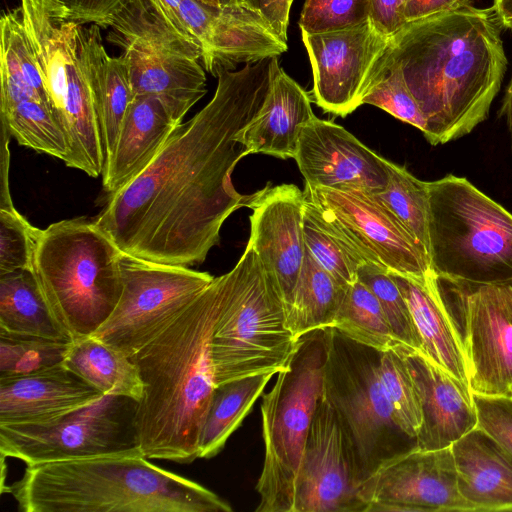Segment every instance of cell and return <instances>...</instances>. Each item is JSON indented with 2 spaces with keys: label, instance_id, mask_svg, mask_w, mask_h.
I'll list each match as a JSON object with an SVG mask.
<instances>
[{
  "label": "cell",
  "instance_id": "obj_1",
  "mask_svg": "<svg viewBox=\"0 0 512 512\" xmlns=\"http://www.w3.org/2000/svg\"><path fill=\"white\" fill-rule=\"evenodd\" d=\"M273 58L218 75L212 99L181 122L160 152L109 198L94 223L127 255L191 267L204 262L227 218L251 195L234 188L236 164L249 155L238 134L268 93Z\"/></svg>",
  "mask_w": 512,
  "mask_h": 512
},
{
  "label": "cell",
  "instance_id": "obj_2",
  "mask_svg": "<svg viewBox=\"0 0 512 512\" xmlns=\"http://www.w3.org/2000/svg\"><path fill=\"white\" fill-rule=\"evenodd\" d=\"M503 29L492 5L463 0L389 37L382 58L400 66L431 145L457 140L487 119L508 65Z\"/></svg>",
  "mask_w": 512,
  "mask_h": 512
},
{
  "label": "cell",
  "instance_id": "obj_3",
  "mask_svg": "<svg viewBox=\"0 0 512 512\" xmlns=\"http://www.w3.org/2000/svg\"><path fill=\"white\" fill-rule=\"evenodd\" d=\"M224 291L223 274L131 356L143 383L136 428L148 459L187 464L199 458L201 431L216 387L211 339Z\"/></svg>",
  "mask_w": 512,
  "mask_h": 512
},
{
  "label": "cell",
  "instance_id": "obj_4",
  "mask_svg": "<svg viewBox=\"0 0 512 512\" xmlns=\"http://www.w3.org/2000/svg\"><path fill=\"white\" fill-rule=\"evenodd\" d=\"M23 512H231L204 486L144 455L26 465L7 490Z\"/></svg>",
  "mask_w": 512,
  "mask_h": 512
},
{
  "label": "cell",
  "instance_id": "obj_5",
  "mask_svg": "<svg viewBox=\"0 0 512 512\" xmlns=\"http://www.w3.org/2000/svg\"><path fill=\"white\" fill-rule=\"evenodd\" d=\"M122 254L85 217L40 229L33 273L54 317L72 341L93 335L115 309L123 289Z\"/></svg>",
  "mask_w": 512,
  "mask_h": 512
},
{
  "label": "cell",
  "instance_id": "obj_6",
  "mask_svg": "<svg viewBox=\"0 0 512 512\" xmlns=\"http://www.w3.org/2000/svg\"><path fill=\"white\" fill-rule=\"evenodd\" d=\"M224 276V296L211 339L216 385L278 374L297 340L287 326V309L277 282L248 245Z\"/></svg>",
  "mask_w": 512,
  "mask_h": 512
},
{
  "label": "cell",
  "instance_id": "obj_7",
  "mask_svg": "<svg viewBox=\"0 0 512 512\" xmlns=\"http://www.w3.org/2000/svg\"><path fill=\"white\" fill-rule=\"evenodd\" d=\"M428 258L438 277L477 284L512 280V214L467 178L428 182Z\"/></svg>",
  "mask_w": 512,
  "mask_h": 512
},
{
  "label": "cell",
  "instance_id": "obj_8",
  "mask_svg": "<svg viewBox=\"0 0 512 512\" xmlns=\"http://www.w3.org/2000/svg\"><path fill=\"white\" fill-rule=\"evenodd\" d=\"M327 338L328 328L298 338L286 367L263 395L264 462L256 512H292L307 436L323 394Z\"/></svg>",
  "mask_w": 512,
  "mask_h": 512
},
{
  "label": "cell",
  "instance_id": "obj_9",
  "mask_svg": "<svg viewBox=\"0 0 512 512\" xmlns=\"http://www.w3.org/2000/svg\"><path fill=\"white\" fill-rule=\"evenodd\" d=\"M381 352L328 328L323 397L351 444L361 483L417 440L398 424L379 379Z\"/></svg>",
  "mask_w": 512,
  "mask_h": 512
},
{
  "label": "cell",
  "instance_id": "obj_10",
  "mask_svg": "<svg viewBox=\"0 0 512 512\" xmlns=\"http://www.w3.org/2000/svg\"><path fill=\"white\" fill-rule=\"evenodd\" d=\"M21 17L52 110L70 146L68 167L96 178L104 153L92 91L80 55V23L65 17L51 0H21Z\"/></svg>",
  "mask_w": 512,
  "mask_h": 512
},
{
  "label": "cell",
  "instance_id": "obj_11",
  "mask_svg": "<svg viewBox=\"0 0 512 512\" xmlns=\"http://www.w3.org/2000/svg\"><path fill=\"white\" fill-rule=\"evenodd\" d=\"M138 401L103 395L56 420L0 425V452L26 465L107 455H143L136 428Z\"/></svg>",
  "mask_w": 512,
  "mask_h": 512
},
{
  "label": "cell",
  "instance_id": "obj_12",
  "mask_svg": "<svg viewBox=\"0 0 512 512\" xmlns=\"http://www.w3.org/2000/svg\"><path fill=\"white\" fill-rule=\"evenodd\" d=\"M121 268L120 299L91 336L130 357L161 334L215 278L208 272L124 253Z\"/></svg>",
  "mask_w": 512,
  "mask_h": 512
},
{
  "label": "cell",
  "instance_id": "obj_13",
  "mask_svg": "<svg viewBox=\"0 0 512 512\" xmlns=\"http://www.w3.org/2000/svg\"><path fill=\"white\" fill-rule=\"evenodd\" d=\"M463 346L472 393L512 392V288L438 277Z\"/></svg>",
  "mask_w": 512,
  "mask_h": 512
},
{
  "label": "cell",
  "instance_id": "obj_14",
  "mask_svg": "<svg viewBox=\"0 0 512 512\" xmlns=\"http://www.w3.org/2000/svg\"><path fill=\"white\" fill-rule=\"evenodd\" d=\"M303 191L327 228L363 263L417 280L433 273L424 250L375 194L309 185Z\"/></svg>",
  "mask_w": 512,
  "mask_h": 512
},
{
  "label": "cell",
  "instance_id": "obj_15",
  "mask_svg": "<svg viewBox=\"0 0 512 512\" xmlns=\"http://www.w3.org/2000/svg\"><path fill=\"white\" fill-rule=\"evenodd\" d=\"M302 40L313 73L312 101L341 117L363 105L389 37L369 20L335 31L302 32Z\"/></svg>",
  "mask_w": 512,
  "mask_h": 512
},
{
  "label": "cell",
  "instance_id": "obj_16",
  "mask_svg": "<svg viewBox=\"0 0 512 512\" xmlns=\"http://www.w3.org/2000/svg\"><path fill=\"white\" fill-rule=\"evenodd\" d=\"M361 486L351 444L322 394L298 471L292 512H366Z\"/></svg>",
  "mask_w": 512,
  "mask_h": 512
},
{
  "label": "cell",
  "instance_id": "obj_17",
  "mask_svg": "<svg viewBox=\"0 0 512 512\" xmlns=\"http://www.w3.org/2000/svg\"><path fill=\"white\" fill-rule=\"evenodd\" d=\"M366 512L469 511L457 485L451 446L414 449L383 464L364 481Z\"/></svg>",
  "mask_w": 512,
  "mask_h": 512
},
{
  "label": "cell",
  "instance_id": "obj_18",
  "mask_svg": "<svg viewBox=\"0 0 512 512\" xmlns=\"http://www.w3.org/2000/svg\"><path fill=\"white\" fill-rule=\"evenodd\" d=\"M177 14L200 44L206 71L215 77L238 64L279 57L287 50V42L245 4L211 6L181 0Z\"/></svg>",
  "mask_w": 512,
  "mask_h": 512
},
{
  "label": "cell",
  "instance_id": "obj_19",
  "mask_svg": "<svg viewBox=\"0 0 512 512\" xmlns=\"http://www.w3.org/2000/svg\"><path fill=\"white\" fill-rule=\"evenodd\" d=\"M305 194L294 184L270 183L251 195L248 246L278 284L286 309L292 302L306 246L303 220Z\"/></svg>",
  "mask_w": 512,
  "mask_h": 512
},
{
  "label": "cell",
  "instance_id": "obj_20",
  "mask_svg": "<svg viewBox=\"0 0 512 512\" xmlns=\"http://www.w3.org/2000/svg\"><path fill=\"white\" fill-rule=\"evenodd\" d=\"M294 159L309 186L375 193L388 181L387 159L316 116L302 127Z\"/></svg>",
  "mask_w": 512,
  "mask_h": 512
},
{
  "label": "cell",
  "instance_id": "obj_21",
  "mask_svg": "<svg viewBox=\"0 0 512 512\" xmlns=\"http://www.w3.org/2000/svg\"><path fill=\"white\" fill-rule=\"evenodd\" d=\"M398 350L406 361L420 402L422 422L417 435L418 449L450 447L477 427V412L468 385L421 351L407 345Z\"/></svg>",
  "mask_w": 512,
  "mask_h": 512
},
{
  "label": "cell",
  "instance_id": "obj_22",
  "mask_svg": "<svg viewBox=\"0 0 512 512\" xmlns=\"http://www.w3.org/2000/svg\"><path fill=\"white\" fill-rule=\"evenodd\" d=\"M102 396L63 362L28 374L0 377V425L50 422Z\"/></svg>",
  "mask_w": 512,
  "mask_h": 512
},
{
  "label": "cell",
  "instance_id": "obj_23",
  "mask_svg": "<svg viewBox=\"0 0 512 512\" xmlns=\"http://www.w3.org/2000/svg\"><path fill=\"white\" fill-rule=\"evenodd\" d=\"M309 94L273 58L272 79L265 100L238 134L249 154L294 158L302 127L315 115Z\"/></svg>",
  "mask_w": 512,
  "mask_h": 512
},
{
  "label": "cell",
  "instance_id": "obj_24",
  "mask_svg": "<svg viewBox=\"0 0 512 512\" xmlns=\"http://www.w3.org/2000/svg\"><path fill=\"white\" fill-rule=\"evenodd\" d=\"M469 511H512V455L480 427L451 445Z\"/></svg>",
  "mask_w": 512,
  "mask_h": 512
},
{
  "label": "cell",
  "instance_id": "obj_25",
  "mask_svg": "<svg viewBox=\"0 0 512 512\" xmlns=\"http://www.w3.org/2000/svg\"><path fill=\"white\" fill-rule=\"evenodd\" d=\"M179 124L158 98L134 96L114 151L104 163V191L111 195L142 173Z\"/></svg>",
  "mask_w": 512,
  "mask_h": 512
},
{
  "label": "cell",
  "instance_id": "obj_26",
  "mask_svg": "<svg viewBox=\"0 0 512 512\" xmlns=\"http://www.w3.org/2000/svg\"><path fill=\"white\" fill-rule=\"evenodd\" d=\"M123 56L134 96L158 98L178 123L207 92L196 59L135 47L124 48Z\"/></svg>",
  "mask_w": 512,
  "mask_h": 512
},
{
  "label": "cell",
  "instance_id": "obj_27",
  "mask_svg": "<svg viewBox=\"0 0 512 512\" xmlns=\"http://www.w3.org/2000/svg\"><path fill=\"white\" fill-rule=\"evenodd\" d=\"M98 25L79 27L80 55L97 112L104 163L111 157L134 98L124 56L111 57L102 44Z\"/></svg>",
  "mask_w": 512,
  "mask_h": 512
},
{
  "label": "cell",
  "instance_id": "obj_28",
  "mask_svg": "<svg viewBox=\"0 0 512 512\" xmlns=\"http://www.w3.org/2000/svg\"><path fill=\"white\" fill-rule=\"evenodd\" d=\"M391 275L408 304L421 340V352L469 386L463 346L441 296L436 275L432 273L424 280Z\"/></svg>",
  "mask_w": 512,
  "mask_h": 512
},
{
  "label": "cell",
  "instance_id": "obj_29",
  "mask_svg": "<svg viewBox=\"0 0 512 512\" xmlns=\"http://www.w3.org/2000/svg\"><path fill=\"white\" fill-rule=\"evenodd\" d=\"M110 42L126 47L187 56L198 60L202 50L181 19L162 0H126L109 18Z\"/></svg>",
  "mask_w": 512,
  "mask_h": 512
},
{
  "label": "cell",
  "instance_id": "obj_30",
  "mask_svg": "<svg viewBox=\"0 0 512 512\" xmlns=\"http://www.w3.org/2000/svg\"><path fill=\"white\" fill-rule=\"evenodd\" d=\"M63 363L103 395L142 397L143 383L132 358L93 336L73 340Z\"/></svg>",
  "mask_w": 512,
  "mask_h": 512
},
{
  "label": "cell",
  "instance_id": "obj_31",
  "mask_svg": "<svg viewBox=\"0 0 512 512\" xmlns=\"http://www.w3.org/2000/svg\"><path fill=\"white\" fill-rule=\"evenodd\" d=\"M0 330L72 342L54 317L31 270L0 275Z\"/></svg>",
  "mask_w": 512,
  "mask_h": 512
},
{
  "label": "cell",
  "instance_id": "obj_32",
  "mask_svg": "<svg viewBox=\"0 0 512 512\" xmlns=\"http://www.w3.org/2000/svg\"><path fill=\"white\" fill-rule=\"evenodd\" d=\"M348 286L322 268L306 249L287 311V326L294 338L333 327Z\"/></svg>",
  "mask_w": 512,
  "mask_h": 512
},
{
  "label": "cell",
  "instance_id": "obj_33",
  "mask_svg": "<svg viewBox=\"0 0 512 512\" xmlns=\"http://www.w3.org/2000/svg\"><path fill=\"white\" fill-rule=\"evenodd\" d=\"M274 375L243 377L216 385L201 431L199 458L210 459L224 448Z\"/></svg>",
  "mask_w": 512,
  "mask_h": 512
},
{
  "label": "cell",
  "instance_id": "obj_34",
  "mask_svg": "<svg viewBox=\"0 0 512 512\" xmlns=\"http://www.w3.org/2000/svg\"><path fill=\"white\" fill-rule=\"evenodd\" d=\"M0 121L20 145L58 158L69 166L71 146L67 133L46 104L26 100L0 108Z\"/></svg>",
  "mask_w": 512,
  "mask_h": 512
},
{
  "label": "cell",
  "instance_id": "obj_35",
  "mask_svg": "<svg viewBox=\"0 0 512 512\" xmlns=\"http://www.w3.org/2000/svg\"><path fill=\"white\" fill-rule=\"evenodd\" d=\"M333 327L380 352L405 345L393 333L376 296L358 279L347 287Z\"/></svg>",
  "mask_w": 512,
  "mask_h": 512
},
{
  "label": "cell",
  "instance_id": "obj_36",
  "mask_svg": "<svg viewBox=\"0 0 512 512\" xmlns=\"http://www.w3.org/2000/svg\"><path fill=\"white\" fill-rule=\"evenodd\" d=\"M386 166L387 184L373 194L395 214L428 256V182L415 177L405 166L389 160H386Z\"/></svg>",
  "mask_w": 512,
  "mask_h": 512
},
{
  "label": "cell",
  "instance_id": "obj_37",
  "mask_svg": "<svg viewBox=\"0 0 512 512\" xmlns=\"http://www.w3.org/2000/svg\"><path fill=\"white\" fill-rule=\"evenodd\" d=\"M303 231L307 251L322 268L345 285L357 281L362 260L327 228L315 206L307 198Z\"/></svg>",
  "mask_w": 512,
  "mask_h": 512
},
{
  "label": "cell",
  "instance_id": "obj_38",
  "mask_svg": "<svg viewBox=\"0 0 512 512\" xmlns=\"http://www.w3.org/2000/svg\"><path fill=\"white\" fill-rule=\"evenodd\" d=\"M363 104L376 106L393 117L426 131L425 116L397 64L380 58Z\"/></svg>",
  "mask_w": 512,
  "mask_h": 512
},
{
  "label": "cell",
  "instance_id": "obj_39",
  "mask_svg": "<svg viewBox=\"0 0 512 512\" xmlns=\"http://www.w3.org/2000/svg\"><path fill=\"white\" fill-rule=\"evenodd\" d=\"M71 343L0 330V377L58 365L64 361Z\"/></svg>",
  "mask_w": 512,
  "mask_h": 512
},
{
  "label": "cell",
  "instance_id": "obj_40",
  "mask_svg": "<svg viewBox=\"0 0 512 512\" xmlns=\"http://www.w3.org/2000/svg\"><path fill=\"white\" fill-rule=\"evenodd\" d=\"M379 379L398 424L417 440L422 422L420 402L406 361L398 348L381 352Z\"/></svg>",
  "mask_w": 512,
  "mask_h": 512
},
{
  "label": "cell",
  "instance_id": "obj_41",
  "mask_svg": "<svg viewBox=\"0 0 512 512\" xmlns=\"http://www.w3.org/2000/svg\"><path fill=\"white\" fill-rule=\"evenodd\" d=\"M357 276L376 296L398 340L421 351V340L408 304L391 273L378 265L363 263L358 268Z\"/></svg>",
  "mask_w": 512,
  "mask_h": 512
},
{
  "label": "cell",
  "instance_id": "obj_42",
  "mask_svg": "<svg viewBox=\"0 0 512 512\" xmlns=\"http://www.w3.org/2000/svg\"><path fill=\"white\" fill-rule=\"evenodd\" d=\"M39 231L14 206L0 208V275L33 271Z\"/></svg>",
  "mask_w": 512,
  "mask_h": 512
},
{
  "label": "cell",
  "instance_id": "obj_43",
  "mask_svg": "<svg viewBox=\"0 0 512 512\" xmlns=\"http://www.w3.org/2000/svg\"><path fill=\"white\" fill-rule=\"evenodd\" d=\"M371 0H306L299 19L302 32L319 33L369 21Z\"/></svg>",
  "mask_w": 512,
  "mask_h": 512
},
{
  "label": "cell",
  "instance_id": "obj_44",
  "mask_svg": "<svg viewBox=\"0 0 512 512\" xmlns=\"http://www.w3.org/2000/svg\"><path fill=\"white\" fill-rule=\"evenodd\" d=\"M478 427L512 455V397L472 393Z\"/></svg>",
  "mask_w": 512,
  "mask_h": 512
},
{
  "label": "cell",
  "instance_id": "obj_45",
  "mask_svg": "<svg viewBox=\"0 0 512 512\" xmlns=\"http://www.w3.org/2000/svg\"><path fill=\"white\" fill-rule=\"evenodd\" d=\"M66 18L80 24L93 23L106 27L109 18L126 0H51Z\"/></svg>",
  "mask_w": 512,
  "mask_h": 512
},
{
  "label": "cell",
  "instance_id": "obj_46",
  "mask_svg": "<svg viewBox=\"0 0 512 512\" xmlns=\"http://www.w3.org/2000/svg\"><path fill=\"white\" fill-rule=\"evenodd\" d=\"M407 0H371L369 20L382 34L390 37L405 24Z\"/></svg>",
  "mask_w": 512,
  "mask_h": 512
},
{
  "label": "cell",
  "instance_id": "obj_47",
  "mask_svg": "<svg viewBox=\"0 0 512 512\" xmlns=\"http://www.w3.org/2000/svg\"><path fill=\"white\" fill-rule=\"evenodd\" d=\"M292 3L293 0H243V4L262 16L285 42H287V28Z\"/></svg>",
  "mask_w": 512,
  "mask_h": 512
},
{
  "label": "cell",
  "instance_id": "obj_48",
  "mask_svg": "<svg viewBox=\"0 0 512 512\" xmlns=\"http://www.w3.org/2000/svg\"><path fill=\"white\" fill-rule=\"evenodd\" d=\"M463 0H407L406 23L452 9Z\"/></svg>",
  "mask_w": 512,
  "mask_h": 512
},
{
  "label": "cell",
  "instance_id": "obj_49",
  "mask_svg": "<svg viewBox=\"0 0 512 512\" xmlns=\"http://www.w3.org/2000/svg\"><path fill=\"white\" fill-rule=\"evenodd\" d=\"M9 136L7 128L1 124V152H0V208L13 207L9 190Z\"/></svg>",
  "mask_w": 512,
  "mask_h": 512
},
{
  "label": "cell",
  "instance_id": "obj_50",
  "mask_svg": "<svg viewBox=\"0 0 512 512\" xmlns=\"http://www.w3.org/2000/svg\"><path fill=\"white\" fill-rule=\"evenodd\" d=\"M492 7L496 11L503 28L512 29V0H493Z\"/></svg>",
  "mask_w": 512,
  "mask_h": 512
},
{
  "label": "cell",
  "instance_id": "obj_51",
  "mask_svg": "<svg viewBox=\"0 0 512 512\" xmlns=\"http://www.w3.org/2000/svg\"><path fill=\"white\" fill-rule=\"evenodd\" d=\"M499 114L500 116H504L506 119L512 144V75L506 87Z\"/></svg>",
  "mask_w": 512,
  "mask_h": 512
},
{
  "label": "cell",
  "instance_id": "obj_52",
  "mask_svg": "<svg viewBox=\"0 0 512 512\" xmlns=\"http://www.w3.org/2000/svg\"><path fill=\"white\" fill-rule=\"evenodd\" d=\"M201 3H204V4H207V5H211V6H220L222 5L220 0H197Z\"/></svg>",
  "mask_w": 512,
  "mask_h": 512
},
{
  "label": "cell",
  "instance_id": "obj_53",
  "mask_svg": "<svg viewBox=\"0 0 512 512\" xmlns=\"http://www.w3.org/2000/svg\"><path fill=\"white\" fill-rule=\"evenodd\" d=\"M222 5L243 4V0H220Z\"/></svg>",
  "mask_w": 512,
  "mask_h": 512
},
{
  "label": "cell",
  "instance_id": "obj_54",
  "mask_svg": "<svg viewBox=\"0 0 512 512\" xmlns=\"http://www.w3.org/2000/svg\"><path fill=\"white\" fill-rule=\"evenodd\" d=\"M509 284V286L512 288V280H510L509 282H507Z\"/></svg>",
  "mask_w": 512,
  "mask_h": 512
},
{
  "label": "cell",
  "instance_id": "obj_55",
  "mask_svg": "<svg viewBox=\"0 0 512 512\" xmlns=\"http://www.w3.org/2000/svg\"><path fill=\"white\" fill-rule=\"evenodd\" d=\"M511 397H512V392H511Z\"/></svg>",
  "mask_w": 512,
  "mask_h": 512
}]
</instances>
